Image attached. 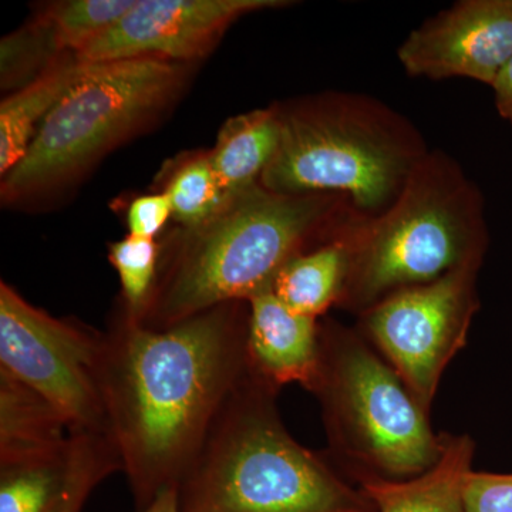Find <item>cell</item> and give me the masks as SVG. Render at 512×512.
<instances>
[{
  "instance_id": "1",
  "label": "cell",
  "mask_w": 512,
  "mask_h": 512,
  "mask_svg": "<svg viewBox=\"0 0 512 512\" xmlns=\"http://www.w3.org/2000/svg\"><path fill=\"white\" fill-rule=\"evenodd\" d=\"M248 309L225 303L167 329L121 309L103 333L107 431L137 511L178 490L212 424L249 373Z\"/></svg>"
},
{
  "instance_id": "2",
  "label": "cell",
  "mask_w": 512,
  "mask_h": 512,
  "mask_svg": "<svg viewBox=\"0 0 512 512\" xmlns=\"http://www.w3.org/2000/svg\"><path fill=\"white\" fill-rule=\"evenodd\" d=\"M279 392L249 370L178 488L181 512H377L325 454L293 439Z\"/></svg>"
},
{
  "instance_id": "3",
  "label": "cell",
  "mask_w": 512,
  "mask_h": 512,
  "mask_svg": "<svg viewBox=\"0 0 512 512\" xmlns=\"http://www.w3.org/2000/svg\"><path fill=\"white\" fill-rule=\"evenodd\" d=\"M332 195H285L261 184L232 198L160 268L140 323L167 329L225 303L268 291L292 258L309 251L333 214Z\"/></svg>"
},
{
  "instance_id": "4",
  "label": "cell",
  "mask_w": 512,
  "mask_h": 512,
  "mask_svg": "<svg viewBox=\"0 0 512 512\" xmlns=\"http://www.w3.org/2000/svg\"><path fill=\"white\" fill-rule=\"evenodd\" d=\"M348 252L339 308L360 313L387 296L430 284L488 247L484 202L460 165L427 153L393 204L336 232Z\"/></svg>"
},
{
  "instance_id": "5",
  "label": "cell",
  "mask_w": 512,
  "mask_h": 512,
  "mask_svg": "<svg viewBox=\"0 0 512 512\" xmlns=\"http://www.w3.org/2000/svg\"><path fill=\"white\" fill-rule=\"evenodd\" d=\"M308 392L322 407L323 454L353 483L410 480L443 454L444 433L433 430L430 413L356 328L320 322L318 372Z\"/></svg>"
},
{
  "instance_id": "6",
  "label": "cell",
  "mask_w": 512,
  "mask_h": 512,
  "mask_svg": "<svg viewBox=\"0 0 512 512\" xmlns=\"http://www.w3.org/2000/svg\"><path fill=\"white\" fill-rule=\"evenodd\" d=\"M279 114L278 150L259 183L276 194L339 192L376 217L427 154L403 117L366 97L333 94Z\"/></svg>"
},
{
  "instance_id": "7",
  "label": "cell",
  "mask_w": 512,
  "mask_h": 512,
  "mask_svg": "<svg viewBox=\"0 0 512 512\" xmlns=\"http://www.w3.org/2000/svg\"><path fill=\"white\" fill-rule=\"evenodd\" d=\"M180 64L154 57L86 63L3 177L5 200L63 184L163 110L183 82Z\"/></svg>"
},
{
  "instance_id": "8",
  "label": "cell",
  "mask_w": 512,
  "mask_h": 512,
  "mask_svg": "<svg viewBox=\"0 0 512 512\" xmlns=\"http://www.w3.org/2000/svg\"><path fill=\"white\" fill-rule=\"evenodd\" d=\"M484 256L430 284L387 296L360 313L355 326L429 413L444 370L466 346L480 308L477 279Z\"/></svg>"
},
{
  "instance_id": "9",
  "label": "cell",
  "mask_w": 512,
  "mask_h": 512,
  "mask_svg": "<svg viewBox=\"0 0 512 512\" xmlns=\"http://www.w3.org/2000/svg\"><path fill=\"white\" fill-rule=\"evenodd\" d=\"M103 333L57 319L0 284V370L62 414L72 434H104L100 386Z\"/></svg>"
},
{
  "instance_id": "10",
  "label": "cell",
  "mask_w": 512,
  "mask_h": 512,
  "mask_svg": "<svg viewBox=\"0 0 512 512\" xmlns=\"http://www.w3.org/2000/svg\"><path fill=\"white\" fill-rule=\"evenodd\" d=\"M284 5L282 0H137L106 35L76 57L83 63L138 57L188 62L207 55L242 16Z\"/></svg>"
},
{
  "instance_id": "11",
  "label": "cell",
  "mask_w": 512,
  "mask_h": 512,
  "mask_svg": "<svg viewBox=\"0 0 512 512\" xmlns=\"http://www.w3.org/2000/svg\"><path fill=\"white\" fill-rule=\"evenodd\" d=\"M397 55L410 76L493 86L512 59V0L458 2L413 30Z\"/></svg>"
},
{
  "instance_id": "12",
  "label": "cell",
  "mask_w": 512,
  "mask_h": 512,
  "mask_svg": "<svg viewBox=\"0 0 512 512\" xmlns=\"http://www.w3.org/2000/svg\"><path fill=\"white\" fill-rule=\"evenodd\" d=\"M247 355L249 370L276 389L298 383L308 390L318 372L320 322L291 311L272 288L259 293L248 302Z\"/></svg>"
},
{
  "instance_id": "13",
  "label": "cell",
  "mask_w": 512,
  "mask_h": 512,
  "mask_svg": "<svg viewBox=\"0 0 512 512\" xmlns=\"http://www.w3.org/2000/svg\"><path fill=\"white\" fill-rule=\"evenodd\" d=\"M476 443L467 434L444 433L436 466L410 480L363 477L355 481L377 512H466L464 484L473 471Z\"/></svg>"
},
{
  "instance_id": "14",
  "label": "cell",
  "mask_w": 512,
  "mask_h": 512,
  "mask_svg": "<svg viewBox=\"0 0 512 512\" xmlns=\"http://www.w3.org/2000/svg\"><path fill=\"white\" fill-rule=\"evenodd\" d=\"M69 426L45 397L0 370V466L60 453Z\"/></svg>"
},
{
  "instance_id": "15",
  "label": "cell",
  "mask_w": 512,
  "mask_h": 512,
  "mask_svg": "<svg viewBox=\"0 0 512 512\" xmlns=\"http://www.w3.org/2000/svg\"><path fill=\"white\" fill-rule=\"evenodd\" d=\"M281 137L279 109L249 111L229 119L210 153L228 202L261 183Z\"/></svg>"
},
{
  "instance_id": "16",
  "label": "cell",
  "mask_w": 512,
  "mask_h": 512,
  "mask_svg": "<svg viewBox=\"0 0 512 512\" xmlns=\"http://www.w3.org/2000/svg\"><path fill=\"white\" fill-rule=\"evenodd\" d=\"M86 70L76 56L53 63L45 72L2 101L0 106V173L20 163L47 114Z\"/></svg>"
},
{
  "instance_id": "17",
  "label": "cell",
  "mask_w": 512,
  "mask_h": 512,
  "mask_svg": "<svg viewBox=\"0 0 512 512\" xmlns=\"http://www.w3.org/2000/svg\"><path fill=\"white\" fill-rule=\"evenodd\" d=\"M348 269V252L339 237L292 258L275 278L276 298L299 315L318 319L338 305Z\"/></svg>"
},
{
  "instance_id": "18",
  "label": "cell",
  "mask_w": 512,
  "mask_h": 512,
  "mask_svg": "<svg viewBox=\"0 0 512 512\" xmlns=\"http://www.w3.org/2000/svg\"><path fill=\"white\" fill-rule=\"evenodd\" d=\"M70 470L72 440L60 453L0 466V512H59Z\"/></svg>"
},
{
  "instance_id": "19",
  "label": "cell",
  "mask_w": 512,
  "mask_h": 512,
  "mask_svg": "<svg viewBox=\"0 0 512 512\" xmlns=\"http://www.w3.org/2000/svg\"><path fill=\"white\" fill-rule=\"evenodd\" d=\"M137 0H67L39 18L55 52L79 55L136 6Z\"/></svg>"
},
{
  "instance_id": "20",
  "label": "cell",
  "mask_w": 512,
  "mask_h": 512,
  "mask_svg": "<svg viewBox=\"0 0 512 512\" xmlns=\"http://www.w3.org/2000/svg\"><path fill=\"white\" fill-rule=\"evenodd\" d=\"M173 218L188 232L214 220L228 200L211 164L210 154L191 157L175 170L164 190Z\"/></svg>"
},
{
  "instance_id": "21",
  "label": "cell",
  "mask_w": 512,
  "mask_h": 512,
  "mask_svg": "<svg viewBox=\"0 0 512 512\" xmlns=\"http://www.w3.org/2000/svg\"><path fill=\"white\" fill-rule=\"evenodd\" d=\"M109 261L120 278L123 311L140 322L160 272V247L156 239L128 234L110 245Z\"/></svg>"
},
{
  "instance_id": "22",
  "label": "cell",
  "mask_w": 512,
  "mask_h": 512,
  "mask_svg": "<svg viewBox=\"0 0 512 512\" xmlns=\"http://www.w3.org/2000/svg\"><path fill=\"white\" fill-rule=\"evenodd\" d=\"M116 471L123 467L109 436L72 434V470L59 512H82L94 488Z\"/></svg>"
},
{
  "instance_id": "23",
  "label": "cell",
  "mask_w": 512,
  "mask_h": 512,
  "mask_svg": "<svg viewBox=\"0 0 512 512\" xmlns=\"http://www.w3.org/2000/svg\"><path fill=\"white\" fill-rule=\"evenodd\" d=\"M466 512H512V474L471 471L464 484Z\"/></svg>"
},
{
  "instance_id": "24",
  "label": "cell",
  "mask_w": 512,
  "mask_h": 512,
  "mask_svg": "<svg viewBox=\"0 0 512 512\" xmlns=\"http://www.w3.org/2000/svg\"><path fill=\"white\" fill-rule=\"evenodd\" d=\"M173 218V207L165 192L143 195L131 202L127 211L130 235L154 239Z\"/></svg>"
},
{
  "instance_id": "25",
  "label": "cell",
  "mask_w": 512,
  "mask_h": 512,
  "mask_svg": "<svg viewBox=\"0 0 512 512\" xmlns=\"http://www.w3.org/2000/svg\"><path fill=\"white\" fill-rule=\"evenodd\" d=\"M491 87L494 90L498 113L512 124V59L501 70Z\"/></svg>"
},
{
  "instance_id": "26",
  "label": "cell",
  "mask_w": 512,
  "mask_h": 512,
  "mask_svg": "<svg viewBox=\"0 0 512 512\" xmlns=\"http://www.w3.org/2000/svg\"><path fill=\"white\" fill-rule=\"evenodd\" d=\"M141 512H181L178 490L175 488L164 490L163 493L157 495L156 500L148 505L146 510Z\"/></svg>"
}]
</instances>
